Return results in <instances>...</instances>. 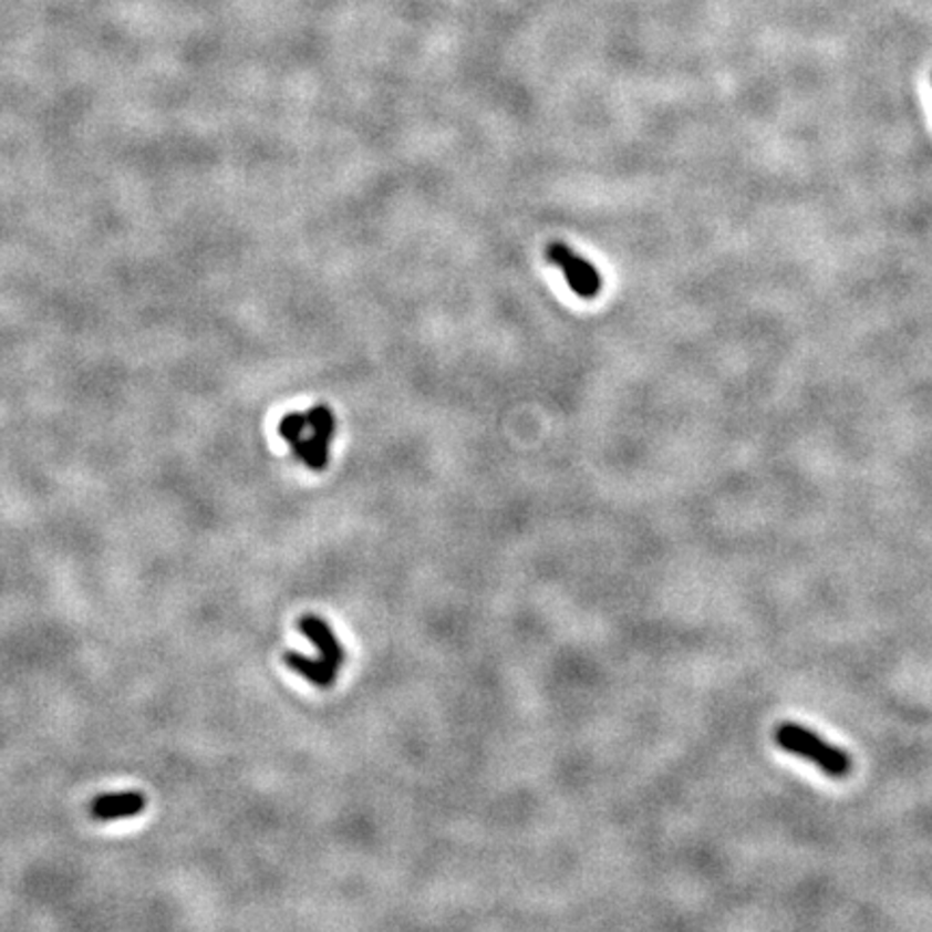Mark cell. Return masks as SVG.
I'll use <instances>...</instances> for the list:
<instances>
[{
    "label": "cell",
    "instance_id": "5",
    "mask_svg": "<svg viewBox=\"0 0 932 932\" xmlns=\"http://www.w3.org/2000/svg\"><path fill=\"white\" fill-rule=\"evenodd\" d=\"M147 806V799L143 793H113V795H104L97 797L91 804V816L95 820L108 822V820H120V818H132L138 816Z\"/></svg>",
    "mask_w": 932,
    "mask_h": 932
},
{
    "label": "cell",
    "instance_id": "1",
    "mask_svg": "<svg viewBox=\"0 0 932 932\" xmlns=\"http://www.w3.org/2000/svg\"><path fill=\"white\" fill-rule=\"evenodd\" d=\"M279 434L288 441L292 454L311 470H324L331 460L335 438V415L329 406H313L304 413H290L279 424Z\"/></svg>",
    "mask_w": 932,
    "mask_h": 932
},
{
    "label": "cell",
    "instance_id": "2",
    "mask_svg": "<svg viewBox=\"0 0 932 932\" xmlns=\"http://www.w3.org/2000/svg\"><path fill=\"white\" fill-rule=\"evenodd\" d=\"M773 736H775L777 747L816 764L829 777L840 779V777H847L848 773L852 770V758L848 756L847 752L829 745L816 732L807 729L799 723L786 721L775 729Z\"/></svg>",
    "mask_w": 932,
    "mask_h": 932
},
{
    "label": "cell",
    "instance_id": "3",
    "mask_svg": "<svg viewBox=\"0 0 932 932\" xmlns=\"http://www.w3.org/2000/svg\"><path fill=\"white\" fill-rule=\"evenodd\" d=\"M547 259L561 268L568 286L574 290L577 297L592 300L600 294L602 281H600L598 270L586 257L572 251L568 245H563L559 240L551 242L547 247Z\"/></svg>",
    "mask_w": 932,
    "mask_h": 932
},
{
    "label": "cell",
    "instance_id": "6",
    "mask_svg": "<svg viewBox=\"0 0 932 932\" xmlns=\"http://www.w3.org/2000/svg\"><path fill=\"white\" fill-rule=\"evenodd\" d=\"M283 661H286V665L292 670V672H297L300 674L302 679L309 680L311 684H315V686H320V688H331L333 684H335V680H338V667H333L329 661H315V659H311V656H304V654H300V652H292V650H288L286 654H283Z\"/></svg>",
    "mask_w": 932,
    "mask_h": 932
},
{
    "label": "cell",
    "instance_id": "4",
    "mask_svg": "<svg viewBox=\"0 0 932 932\" xmlns=\"http://www.w3.org/2000/svg\"><path fill=\"white\" fill-rule=\"evenodd\" d=\"M298 629L320 650L324 661H329L333 667L340 670L345 661V650L341 648L340 639L335 636L333 629L320 615H311V613L302 615L298 620Z\"/></svg>",
    "mask_w": 932,
    "mask_h": 932
}]
</instances>
